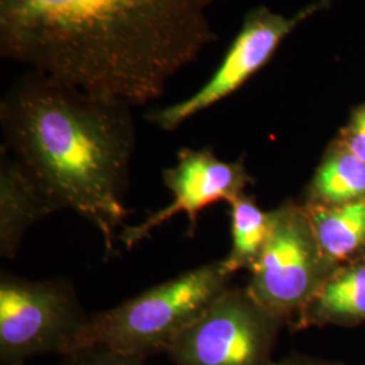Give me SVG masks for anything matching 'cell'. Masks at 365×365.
Instances as JSON below:
<instances>
[{"instance_id":"obj_15","label":"cell","mask_w":365,"mask_h":365,"mask_svg":"<svg viewBox=\"0 0 365 365\" xmlns=\"http://www.w3.org/2000/svg\"><path fill=\"white\" fill-rule=\"evenodd\" d=\"M339 140L354 156L365 163V103L354 110Z\"/></svg>"},{"instance_id":"obj_13","label":"cell","mask_w":365,"mask_h":365,"mask_svg":"<svg viewBox=\"0 0 365 365\" xmlns=\"http://www.w3.org/2000/svg\"><path fill=\"white\" fill-rule=\"evenodd\" d=\"M229 205L232 249L222 262L227 274H235L241 269L250 271L259 259L269 235L271 211L261 210L256 200L245 192Z\"/></svg>"},{"instance_id":"obj_16","label":"cell","mask_w":365,"mask_h":365,"mask_svg":"<svg viewBox=\"0 0 365 365\" xmlns=\"http://www.w3.org/2000/svg\"><path fill=\"white\" fill-rule=\"evenodd\" d=\"M272 365H344L336 361H327V360H319V359H313L304 354H298L294 353L288 357L282 359L280 361H274Z\"/></svg>"},{"instance_id":"obj_14","label":"cell","mask_w":365,"mask_h":365,"mask_svg":"<svg viewBox=\"0 0 365 365\" xmlns=\"http://www.w3.org/2000/svg\"><path fill=\"white\" fill-rule=\"evenodd\" d=\"M61 365H146V360L125 356L105 346H88L64 356Z\"/></svg>"},{"instance_id":"obj_10","label":"cell","mask_w":365,"mask_h":365,"mask_svg":"<svg viewBox=\"0 0 365 365\" xmlns=\"http://www.w3.org/2000/svg\"><path fill=\"white\" fill-rule=\"evenodd\" d=\"M56 212L26 172L1 148L0 150V256L14 259L27 230Z\"/></svg>"},{"instance_id":"obj_1","label":"cell","mask_w":365,"mask_h":365,"mask_svg":"<svg viewBox=\"0 0 365 365\" xmlns=\"http://www.w3.org/2000/svg\"><path fill=\"white\" fill-rule=\"evenodd\" d=\"M214 0H0V56L134 107L215 39Z\"/></svg>"},{"instance_id":"obj_4","label":"cell","mask_w":365,"mask_h":365,"mask_svg":"<svg viewBox=\"0 0 365 365\" xmlns=\"http://www.w3.org/2000/svg\"><path fill=\"white\" fill-rule=\"evenodd\" d=\"M71 282L0 277V365H26L42 354L75 352L88 319Z\"/></svg>"},{"instance_id":"obj_8","label":"cell","mask_w":365,"mask_h":365,"mask_svg":"<svg viewBox=\"0 0 365 365\" xmlns=\"http://www.w3.org/2000/svg\"><path fill=\"white\" fill-rule=\"evenodd\" d=\"M163 179L173 195L172 203L140 225L126 226L119 233L118 241L128 248L135 247L179 212H184L188 220V235H194L200 211L222 200L230 203L253 182L241 160H221L211 146L182 148L178 152L176 164L163 170Z\"/></svg>"},{"instance_id":"obj_6","label":"cell","mask_w":365,"mask_h":365,"mask_svg":"<svg viewBox=\"0 0 365 365\" xmlns=\"http://www.w3.org/2000/svg\"><path fill=\"white\" fill-rule=\"evenodd\" d=\"M286 319L262 307L247 287L227 288L168 351L175 365H272Z\"/></svg>"},{"instance_id":"obj_2","label":"cell","mask_w":365,"mask_h":365,"mask_svg":"<svg viewBox=\"0 0 365 365\" xmlns=\"http://www.w3.org/2000/svg\"><path fill=\"white\" fill-rule=\"evenodd\" d=\"M4 148L49 200L93 223L114 255L135 126L131 106L29 71L0 101Z\"/></svg>"},{"instance_id":"obj_5","label":"cell","mask_w":365,"mask_h":365,"mask_svg":"<svg viewBox=\"0 0 365 365\" xmlns=\"http://www.w3.org/2000/svg\"><path fill=\"white\" fill-rule=\"evenodd\" d=\"M334 268L317 241L304 205L287 200L271 211L269 235L249 271L247 289L262 307L291 322Z\"/></svg>"},{"instance_id":"obj_12","label":"cell","mask_w":365,"mask_h":365,"mask_svg":"<svg viewBox=\"0 0 365 365\" xmlns=\"http://www.w3.org/2000/svg\"><path fill=\"white\" fill-rule=\"evenodd\" d=\"M360 199H365V163L337 140L314 175L306 203L333 206Z\"/></svg>"},{"instance_id":"obj_7","label":"cell","mask_w":365,"mask_h":365,"mask_svg":"<svg viewBox=\"0 0 365 365\" xmlns=\"http://www.w3.org/2000/svg\"><path fill=\"white\" fill-rule=\"evenodd\" d=\"M327 1L319 0L292 16L274 13L267 7L252 10L209 80L188 98L152 110L145 117L160 129L172 131L190 118L220 103L267 66L280 43L303 21L327 6Z\"/></svg>"},{"instance_id":"obj_11","label":"cell","mask_w":365,"mask_h":365,"mask_svg":"<svg viewBox=\"0 0 365 365\" xmlns=\"http://www.w3.org/2000/svg\"><path fill=\"white\" fill-rule=\"evenodd\" d=\"M327 260L339 267L365 253V199L324 206L304 203Z\"/></svg>"},{"instance_id":"obj_3","label":"cell","mask_w":365,"mask_h":365,"mask_svg":"<svg viewBox=\"0 0 365 365\" xmlns=\"http://www.w3.org/2000/svg\"><path fill=\"white\" fill-rule=\"evenodd\" d=\"M232 277L222 260L212 261L92 314L78 334L75 352L105 346L143 360L168 353L175 339L230 287Z\"/></svg>"},{"instance_id":"obj_9","label":"cell","mask_w":365,"mask_h":365,"mask_svg":"<svg viewBox=\"0 0 365 365\" xmlns=\"http://www.w3.org/2000/svg\"><path fill=\"white\" fill-rule=\"evenodd\" d=\"M365 322V253L336 267L289 322L306 327H357Z\"/></svg>"}]
</instances>
